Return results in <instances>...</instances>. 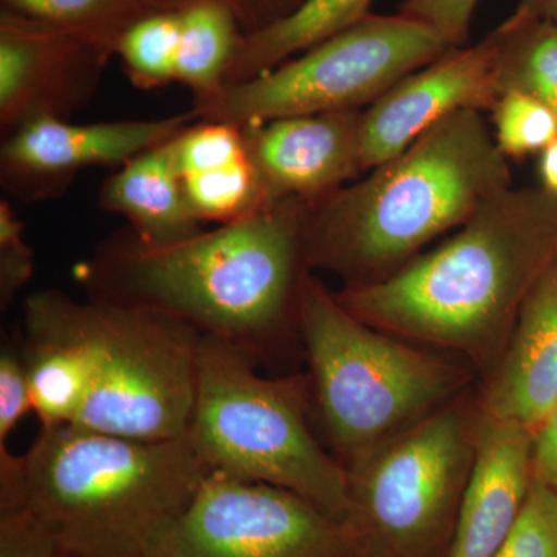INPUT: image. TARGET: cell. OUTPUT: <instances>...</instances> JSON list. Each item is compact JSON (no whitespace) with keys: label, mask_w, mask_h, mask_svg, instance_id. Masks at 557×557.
Returning a JSON list of instances; mask_svg holds the SVG:
<instances>
[{"label":"cell","mask_w":557,"mask_h":557,"mask_svg":"<svg viewBox=\"0 0 557 557\" xmlns=\"http://www.w3.org/2000/svg\"><path fill=\"white\" fill-rule=\"evenodd\" d=\"M556 258L557 197L541 185L511 186L391 277L335 295L366 324L457 355L483 376Z\"/></svg>","instance_id":"1"},{"label":"cell","mask_w":557,"mask_h":557,"mask_svg":"<svg viewBox=\"0 0 557 557\" xmlns=\"http://www.w3.org/2000/svg\"><path fill=\"white\" fill-rule=\"evenodd\" d=\"M306 208L284 200L168 245L121 231L83 267L84 284L91 299L170 314L255 357L298 330Z\"/></svg>","instance_id":"2"},{"label":"cell","mask_w":557,"mask_h":557,"mask_svg":"<svg viewBox=\"0 0 557 557\" xmlns=\"http://www.w3.org/2000/svg\"><path fill=\"white\" fill-rule=\"evenodd\" d=\"M511 186L483 112L458 110L361 182L307 205V267L344 287L376 284Z\"/></svg>","instance_id":"3"},{"label":"cell","mask_w":557,"mask_h":557,"mask_svg":"<svg viewBox=\"0 0 557 557\" xmlns=\"http://www.w3.org/2000/svg\"><path fill=\"white\" fill-rule=\"evenodd\" d=\"M208 474L186 437L141 442L40 426L22 456L21 507L67 557H150Z\"/></svg>","instance_id":"4"},{"label":"cell","mask_w":557,"mask_h":557,"mask_svg":"<svg viewBox=\"0 0 557 557\" xmlns=\"http://www.w3.org/2000/svg\"><path fill=\"white\" fill-rule=\"evenodd\" d=\"M298 333L311 394L346 469L474 386L479 373L457 355L366 324L311 271L300 288Z\"/></svg>","instance_id":"5"},{"label":"cell","mask_w":557,"mask_h":557,"mask_svg":"<svg viewBox=\"0 0 557 557\" xmlns=\"http://www.w3.org/2000/svg\"><path fill=\"white\" fill-rule=\"evenodd\" d=\"M309 376L265 379L236 344L201 335L186 438L209 472L284 487L333 519L347 512V469L319 445Z\"/></svg>","instance_id":"6"},{"label":"cell","mask_w":557,"mask_h":557,"mask_svg":"<svg viewBox=\"0 0 557 557\" xmlns=\"http://www.w3.org/2000/svg\"><path fill=\"white\" fill-rule=\"evenodd\" d=\"M482 417L474 384L347 468L343 523L357 557H446Z\"/></svg>","instance_id":"7"},{"label":"cell","mask_w":557,"mask_h":557,"mask_svg":"<svg viewBox=\"0 0 557 557\" xmlns=\"http://www.w3.org/2000/svg\"><path fill=\"white\" fill-rule=\"evenodd\" d=\"M453 50L445 39L403 14L370 13L277 67L226 84L194 102L197 120L239 127L288 116L368 109L403 78Z\"/></svg>","instance_id":"8"},{"label":"cell","mask_w":557,"mask_h":557,"mask_svg":"<svg viewBox=\"0 0 557 557\" xmlns=\"http://www.w3.org/2000/svg\"><path fill=\"white\" fill-rule=\"evenodd\" d=\"M97 376L73 426L141 442L186 437L201 333L139 307L91 299Z\"/></svg>","instance_id":"9"},{"label":"cell","mask_w":557,"mask_h":557,"mask_svg":"<svg viewBox=\"0 0 557 557\" xmlns=\"http://www.w3.org/2000/svg\"><path fill=\"white\" fill-rule=\"evenodd\" d=\"M150 557H357L347 528L269 483L209 472Z\"/></svg>","instance_id":"10"},{"label":"cell","mask_w":557,"mask_h":557,"mask_svg":"<svg viewBox=\"0 0 557 557\" xmlns=\"http://www.w3.org/2000/svg\"><path fill=\"white\" fill-rule=\"evenodd\" d=\"M112 57L95 40L0 10L3 137L30 121L69 120L91 101Z\"/></svg>","instance_id":"11"},{"label":"cell","mask_w":557,"mask_h":557,"mask_svg":"<svg viewBox=\"0 0 557 557\" xmlns=\"http://www.w3.org/2000/svg\"><path fill=\"white\" fill-rule=\"evenodd\" d=\"M197 120L190 110L159 120L75 124L39 119L7 135L0 149V178L11 196L49 199L67 188L79 171L121 168L146 150L177 137Z\"/></svg>","instance_id":"12"},{"label":"cell","mask_w":557,"mask_h":557,"mask_svg":"<svg viewBox=\"0 0 557 557\" xmlns=\"http://www.w3.org/2000/svg\"><path fill=\"white\" fill-rule=\"evenodd\" d=\"M498 97L491 39L449 50L410 73L362 110V170L394 159L424 132L461 109L490 112Z\"/></svg>","instance_id":"13"},{"label":"cell","mask_w":557,"mask_h":557,"mask_svg":"<svg viewBox=\"0 0 557 557\" xmlns=\"http://www.w3.org/2000/svg\"><path fill=\"white\" fill-rule=\"evenodd\" d=\"M362 110L288 116L242 127L249 159L276 201L310 205L364 174Z\"/></svg>","instance_id":"14"},{"label":"cell","mask_w":557,"mask_h":557,"mask_svg":"<svg viewBox=\"0 0 557 557\" xmlns=\"http://www.w3.org/2000/svg\"><path fill=\"white\" fill-rule=\"evenodd\" d=\"M22 357L40 426L73 424L97 376L91 304L57 289L35 293L24 304Z\"/></svg>","instance_id":"15"},{"label":"cell","mask_w":557,"mask_h":557,"mask_svg":"<svg viewBox=\"0 0 557 557\" xmlns=\"http://www.w3.org/2000/svg\"><path fill=\"white\" fill-rule=\"evenodd\" d=\"M533 440L522 424L483 413L474 467L446 557L496 556L533 485Z\"/></svg>","instance_id":"16"},{"label":"cell","mask_w":557,"mask_h":557,"mask_svg":"<svg viewBox=\"0 0 557 557\" xmlns=\"http://www.w3.org/2000/svg\"><path fill=\"white\" fill-rule=\"evenodd\" d=\"M478 386L485 416L536 434L557 399V258L528 293L507 346Z\"/></svg>","instance_id":"17"},{"label":"cell","mask_w":557,"mask_h":557,"mask_svg":"<svg viewBox=\"0 0 557 557\" xmlns=\"http://www.w3.org/2000/svg\"><path fill=\"white\" fill-rule=\"evenodd\" d=\"M98 205L123 215L129 228L148 244H174L201 231L186 200L175 163L174 138L119 168L102 185Z\"/></svg>","instance_id":"18"},{"label":"cell","mask_w":557,"mask_h":557,"mask_svg":"<svg viewBox=\"0 0 557 557\" xmlns=\"http://www.w3.org/2000/svg\"><path fill=\"white\" fill-rule=\"evenodd\" d=\"M372 3L373 0H302L284 20L242 38L225 86L256 78L347 30L369 16Z\"/></svg>","instance_id":"19"},{"label":"cell","mask_w":557,"mask_h":557,"mask_svg":"<svg viewBox=\"0 0 557 557\" xmlns=\"http://www.w3.org/2000/svg\"><path fill=\"white\" fill-rule=\"evenodd\" d=\"M180 46L175 81L188 87L194 102L208 100L225 86L244 32L220 0H188L178 10Z\"/></svg>","instance_id":"20"},{"label":"cell","mask_w":557,"mask_h":557,"mask_svg":"<svg viewBox=\"0 0 557 557\" xmlns=\"http://www.w3.org/2000/svg\"><path fill=\"white\" fill-rule=\"evenodd\" d=\"M487 38L494 47L498 95L523 91L557 115V25L511 14Z\"/></svg>","instance_id":"21"},{"label":"cell","mask_w":557,"mask_h":557,"mask_svg":"<svg viewBox=\"0 0 557 557\" xmlns=\"http://www.w3.org/2000/svg\"><path fill=\"white\" fill-rule=\"evenodd\" d=\"M182 180L190 211L200 223L225 225L281 203L271 197L249 153L226 166Z\"/></svg>","instance_id":"22"},{"label":"cell","mask_w":557,"mask_h":557,"mask_svg":"<svg viewBox=\"0 0 557 557\" xmlns=\"http://www.w3.org/2000/svg\"><path fill=\"white\" fill-rule=\"evenodd\" d=\"M2 10L95 40L113 53L132 25L150 13L135 0H0Z\"/></svg>","instance_id":"23"},{"label":"cell","mask_w":557,"mask_h":557,"mask_svg":"<svg viewBox=\"0 0 557 557\" xmlns=\"http://www.w3.org/2000/svg\"><path fill=\"white\" fill-rule=\"evenodd\" d=\"M178 11H156L139 17L116 46L124 70L143 90L168 86L177 75Z\"/></svg>","instance_id":"24"},{"label":"cell","mask_w":557,"mask_h":557,"mask_svg":"<svg viewBox=\"0 0 557 557\" xmlns=\"http://www.w3.org/2000/svg\"><path fill=\"white\" fill-rule=\"evenodd\" d=\"M494 139L507 159L541 153L557 139V115L537 98L504 90L493 109Z\"/></svg>","instance_id":"25"},{"label":"cell","mask_w":557,"mask_h":557,"mask_svg":"<svg viewBox=\"0 0 557 557\" xmlns=\"http://www.w3.org/2000/svg\"><path fill=\"white\" fill-rule=\"evenodd\" d=\"M175 163L180 175L226 166L248 156L244 129L222 121H197L174 138Z\"/></svg>","instance_id":"26"},{"label":"cell","mask_w":557,"mask_h":557,"mask_svg":"<svg viewBox=\"0 0 557 557\" xmlns=\"http://www.w3.org/2000/svg\"><path fill=\"white\" fill-rule=\"evenodd\" d=\"M494 557H557V491L533 480L518 522Z\"/></svg>","instance_id":"27"},{"label":"cell","mask_w":557,"mask_h":557,"mask_svg":"<svg viewBox=\"0 0 557 557\" xmlns=\"http://www.w3.org/2000/svg\"><path fill=\"white\" fill-rule=\"evenodd\" d=\"M35 256L25 240L24 223L9 201L0 203V304L9 309L17 293L30 281Z\"/></svg>","instance_id":"28"},{"label":"cell","mask_w":557,"mask_h":557,"mask_svg":"<svg viewBox=\"0 0 557 557\" xmlns=\"http://www.w3.org/2000/svg\"><path fill=\"white\" fill-rule=\"evenodd\" d=\"M33 410L30 380L21 348L10 341L0 350V448H7L11 432Z\"/></svg>","instance_id":"29"},{"label":"cell","mask_w":557,"mask_h":557,"mask_svg":"<svg viewBox=\"0 0 557 557\" xmlns=\"http://www.w3.org/2000/svg\"><path fill=\"white\" fill-rule=\"evenodd\" d=\"M0 557H67L27 508L0 509Z\"/></svg>","instance_id":"30"},{"label":"cell","mask_w":557,"mask_h":557,"mask_svg":"<svg viewBox=\"0 0 557 557\" xmlns=\"http://www.w3.org/2000/svg\"><path fill=\"white\" fill-rule=\"evenodd\" d=\"M479 0H405L399 14L437 33L453 49L467 47L472 14Z\"/></svg>","instance_id":"31"},{"label":"cell","mask_w":557,"mask_h":557,"mask_svg":"<svg viewBox=\"0 0 557 557\" xmlns=\"http://www.w3.org/2000/svg\"><path fill=\"white\" fill-rule=\"evenodd\" d=\"M239 21L244 36L270 27L298 9L302 0H220Z\"/></svg>","instance_id":"32"},{"label":"cell","mask_w":557,"mask_h":557,"mask_svg":"<svg viewBox=\"0 0 557 557\" xmlns=\"http://www.w3.org/2000/svg\"><path fill=\"white\" fill-rule=\"evenodd\" d=\"M533 474L537 482L557 491V399L534 434Z\"/></svg>","instance_id":"33"},{"label":"cell","mask_w":557,"mask_h":557,"mask_svg":"<svg viewBox=\"0 0 557 557\" xmlns=\"http://www.w3.org/2000/svg\"><path fill=\"white\" fill-rule=\"evenodd\" d=\"M537 171L542 188L557 197V139L539 153Z\"/></svg>","instance_id":"34"},{"label":"cell","mask_w":557,"mask_h":557,"mask_svg":"<svg viewBox=\"0 0 557 557\" xmlns=\"http://www.w3.org/2000/svg\"><path fill=\"white\" fill-rule=\"evenodd\" d=\"M512 14L557 25V0H519Z\"/></svg>","instance_id":"35"},{"label":"cell","mask_w":557,"mask_h":557,"mask_svg":"<svg viewBox=\"0 0 557 557\" xmlns=\"http://www.w3.org/2000/svg\"><path fill=\"white\" fill-rule=\"evenodd\" d=\"M143 9L156 13V11H178L188 0H135Z\"/></svg>","instance_id":"36"}]
</instances>
